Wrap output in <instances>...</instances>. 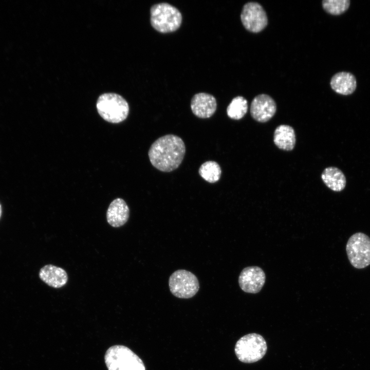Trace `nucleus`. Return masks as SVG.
<instances>
[{
	"instance_id": "obj_1",
	"label": "nucleus",
	"mask_w": 370,
	"mask_h": 370,
	"mask_svg": "<svg viewBox=\"0 0 370 370\" xmlns=\"http://www.w3.org/2000/svg\"><path fill=\"white\" fill-rule=\"evenodd\" d=\"M186 153L183 141L175 135H166L156 140L151 145L148 155L155 168L164 172L177 169Z\"/></svg>"
},
{
	"instance_id": "obj_2",
	"label": "nucleus",
	"mask_w": 370,
	"mask_h": 370,
	"mask_svg": "<svg viewBox=\"0 0 370 370\" xmlns=\"http://www.w3.org/2000/svg\"><path fill=\"white\" fill-rule=\"evenodd\" d=\"M150 14L152 26L160 33L175 31L182 23V15L179 10L166 3L153 5L150 9Z\"/></svg>"
},
{
	"instance_id": "obj_3",
	"label": "nucleus",
	"mask_w": 370,
	"mask_h": 370,
	"mask_svg": "<svg viewBox=\"0 0 370 370\" xmlns=\"http://www.w3.org/2000/svg\"><path fill=\"white\" fill-rule=\"evenodd\" d=\"M96 107L99 114L105 121L118 123L127 117L129 106L127 102L120 95L115 93H105L100 95Z\"/></svg>"
},
{
	"instance_id": "obj_4",
	"label": "nucleus",
	"mask_w": 370,
	"mask_h": 370,
	"mask_svg": "<svg viewBox=\"0 0 370 370\" xmlns=\"http://www.w3.org/2000/svg\"><path fill=\"white\" fill-rule=\"evenodd\" d=\"M104 360L108 370H145L142 360L124 345L110 347L105 353Z\"/></svg>"
},
{
	"instance_id": "obj_5",
	"label": "nucleus",
	"mask_w": 370,
	"mask_h": 370,
	"mask_svg": "<svg viewBox=\"0 0 370 370\" xmlns=\"http://www.w3.org/2000/svg\"><path fill=\"white\" fill-rule=\"evenodd\" d=\"M267 350L265 339L256 333L249 334L241 337L237 341L234 348L238 359L246 363L259 361L265 356Z\"/></svg>"
},
{
	"instance_id": "obj_6",
	"label": "nucleus",
	"mask_w": 370,
	"mask_h": 370,
	"mask_svg": "<svg viewBox=\"0 0 370 370\" xmlns=\"http://www.w3.org/2000/svg\"><path fill=\"white\" fill-rule=\"evenodd\" d=\"M346 251L350 264L363 269L370 265V237L362 232L353 234L348 239Z\"/></svg>"
},
{
	"instance_id": "obj_7",
	"label": "nucleus",
	"mask_w": 370,
	"mask_h": 370,
	"mask_svg": "<svg viewBox=\"0 0 370 370\" xmlns=\"http://www.w3.org/2000/svg\"><path fill=\"white\" fill-rule=\"evenodd\" d=\"M169 286L171 292L181 299L192 298L199 289V281L196 275L184 269L177 270L171 275Z\"/></svg>"
},
{
	"instance_id": "obj_8",
	"label": "nucleus",
	"mask_w": 370,
	"mask_h": 370,
	"mask_svg": "<svg viewBox=\"0 0 370 370\" xmlns=\"http://www.w3.org/2000/svg\"><path fill=\"white\" fill-rule=\"evenodd\" d=\"M240 20L245 28L253 33L262 31L268 24L266 11L262 6L257 2H248L244 5Z\"/></svg>"
},
{
	"instance_id": "obj_9",
	"label": "nucleus",
	"mask_w": 370,
	"mask_h": 370,
	"mask_svg": "<svg viewBox=\"0 0 370 370\" xmlns=\"http://www.w3.org/2000/svg\"><path fill=\"white\" fill-rule=\"evenodd\" d=\"M265 280V273L262 268L257 266H249L241 271L238 278V284L244 292L256 293L262 289Z\"/></svg>"
},
{
	"instance_id": "obj_10",
	"label": "nucleus",
	"mask_w": 370,
	"mask_h": 370,
	"mask_svg": "<svg viewBox=\"0 0 370 370\" xmlns=\"http://www.w3.org/2000/svg\"><path fill=\"white\" fill-rule=\"evenodd\" d=\"M275 101L267 94H260L252 100L250 106V114L256 121L264 123L271 119L276 113Z\"/></svg>"
},
{
	"instance_id": "obj_11",
	"label": "nucleus",
	"mask_w": 370,
	"mask_h": 370,
	"mask_svg": "<svg viewBox=\"0 0 370 370\" xmlns=\"http://www.w3.org/2000/svg\"><path fill=\"white\" fill-rule=\"evenodd\" d=\"M217 108L216 99L212 95L200 92L193 96L191 101V108L192 113L200 118L211 117L215 112Z\"/></svg>"
},
{
	"instance_id": "obj_12",
	"label": "nucleus",
	"mask_w": 370,
	"mask_h": 370,
	"mask_svg": "<svg viewBox=\"0 0 370 370\" xmlns=\"http://www.w3.org/2000/svg\"><path fill=\"white\" fill-rule=\"evenodd\" d=\"M129 216L130 210L127 205L120 198L111 202L106 212L107 221L114 228L123 226L128 220Z\"/></svg>"
},
{
	"instance_id": "obj_13",
	"label": "nucleus",
	"mask_w": 370,
	"mask_h": 370,
	"mask_svg": "<svg viewBox=\"0 0 370 370\" xmlns=\"http://www.w3.org/2000/svg\"><path fill=\"white\" fill-rule=\"evenodd\" d=\"M39 275L42 281L54 288L65 286L68 279L67 273L64 269L51 264L43 267Z\"/></svg>"
},
{
	"instance_id": "obj_14",
	"label": "nucleus",
	"mask_w": 370,
	"mask_h": 370,
	"mask_svg": "<svg viewBox=\"0 0 370 370\" xmlns=\"http://www.w3.org/2000/svg\"><path fill=\"white\" fill-rule=\"evenodd\" d=\"M330 85L336 92L342 95H349L357 88V80L355 76L351 72L341 71L332 77Z\"/></svg>"
},
{
	"instance_id": "obj_15",
	"label": "nucleus",
	"mask_w": 370,
	"mask_h": 370,
	"mask_svg": "<svg viewBox=\"0 0 370 370\" xmlns=\"http://www.w3.org/2000/svg\"><path fill=\"white\" fill-rule=\"evenodd\" d=\"M273 141L281 150L287 151L292 150L296 141L294 129L288 125L282 124L278 126L274 132Z\"/></svg>"
},
{
	"instance_id": "obj_16",
	"label": "nucleus",
	"mask_w": 370,
	"mask_h": 370,
	"mask_svg": "<svg viewBox=\"0 0 370 370\" xmlns=\"http://www.w3.org/2000/svg\"><path fill=\"white\" fill-rule=\"evenodd\" d=\"M321 178L325 184L335 192H340L346 186V180L344 174L335 166L325 169L321 174Z\"/></svg>"
},
{
	"instance_id": "obj_17",
	"label": "nucleus",
	"mask_w": 370,
	"mask_h": 370,
	"mask_svg": "<svg viewBox=\"0 0 370 370\" xmlns=\"http://www.w3.org/2000/svg\"><path fill=\"white\" fill-rule=\"evenodd\" d=\"M198 173L206 181L210 183H215L219 180L221 170L216 162L207 161L200 165Z\"/></svg>"
},
{
	"instance_id": "obj_18",
	"label": "nucleus",
	"mask_w": 370,
	"mask_h": 370,
	"mask_svg": "<svg viewBox=\"0 0 370 370\" xmlns=\"http://www.w3.org/2000/svg\"><path fill=\"white\" fill-rule=\"evenodd\" d=\"M248 102L242 96L234 98L227 108L228 116L232 119L239 120L243 118L247 112Z\"/></svg>"
},
{
	"instance_id": "obj_19",
	"label": "nucleus",
	"mask_w": 370,
	"mask_h": 370,
	"mask_svg": "<svg viewBox=\"0 0 370 370\" xmlns=\"http://www.w3.org/2000/svg\"><path fill=\"white\" fill-rule=\"evenodd\" d=\"M349 0H323L322 5L328 13L338 15L344 13L350 6Z\"/></svg>"
},
{
	"instance_id": "obj_20",
	"label": "nucleus",
	"mask_w": 370,
	"mask_h": 370,
	"mask_svg": "<svg viewBox=\"0 0 370 370\" xmlns=\"http://www.w3.org/2000/svg\"><path fill=\"white\" fill-rule=\"evenodd\" d=\"M1 206L0 205V216H1Z\"/></svg>"
}]
</instances>
